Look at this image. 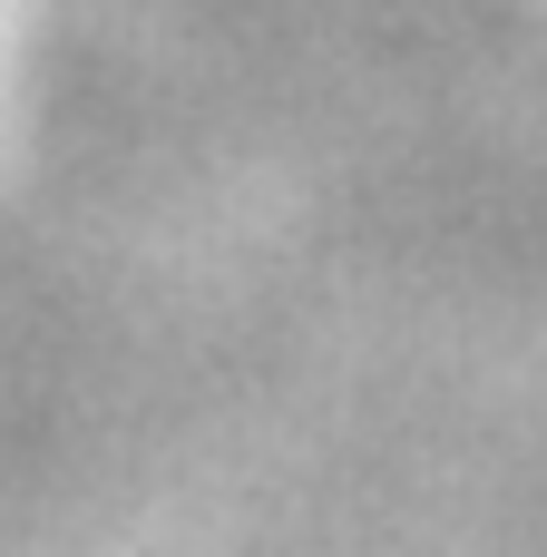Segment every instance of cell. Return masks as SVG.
Returning <instances> with one entry per match:
<instances>
[]
</instances>
